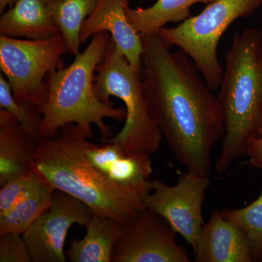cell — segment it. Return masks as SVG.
Returning a JSON list of instances; mask_svg holds the SVG:
<instances>
[{
    "mask_svg": "<svg viewBox=\"0 0 262 262\" xmlns=\"http://www.w3.org/2000/svg\"><path fill=\"white\" fill-rule=\"evenodd\" d=\"M141 37V76L153 117L176 159L208 177L212 151L225 133L218 98L187 53L170 51L158 33Z\"/></svg>",
    "mask_w": 262,
    "mask_h": 262,
    "instance_id": "1",
    "label": "cell"
},
{
    "mask_svg": "<svg viewBox=\"0 0 262 262\" xmlns=\"http://www.w3.org/2000/svg\"><path fill=\"white\" fill-rule=\"evenodd\" d=\"M88 139L76 124L62 127L56 137L40 139L34 170L53 190L77 198L93 214L128 225L146 209L152 180L127 185L110 180L88 160Z\"/></svg>",
    "mask_w": 262,
    "mask_h": 262,
    "instance_id": "2",
    "label": "cell"
},
{
    "mask_svg": "<svg viewBox=\"0 0 262 262\" xmlns=\"http://www.w3.org/2000/svg\"><path fill=\"white\" fill-rule=\"evenodd\" d=\"M220 89L225 133L215 170L225 173L246 155L248 141L262 125V31L247 28L236 33Z\"/></svg>",
    "mask_w": 262,
    "mask_h": 262,
    "instance_id": "3",
    "label": "cell"
},
{
    "mask_svg": "<svg viewBox=\"0 0 262 262\" xmlns=\"http://www.w3.org/2000/svg\"><path fill=\"white\" fill-rule=\"evenodd\" d=\"M110 39L108 32L94 34L88 47L75 56L70 66L48 75L47 99L39 108L42 115L40 139L53 138L62 127L76 124L89 139L94 137L92 127L96 125L104 141L113 136L105 119L118 122L125 120V108L105 104L95 93V72L102 61Z\"/></svg>",
    "mask_w": 262,
    "mask_h": 262,
    "instance_id": "4",
    "label": "cell"
},
{
    "mask_svg": "<svg viewBox=\"0 0 262 262\" xmlns=\"http://www.w3.org/2000/svg\"><path fill=\"white\" fill-rule=\"evenodd\" d=\"M96 73L94 90L98 99L114 106L110 97L115 96L126 110L121 130L103 143L116 144L125 152L154 155L161 145L163 134L151 113L141 73L131 67L112 38Z\"/></svg>",
    "mask_w": 262,
    "mask_h": 262,
    "instance_id": "5",
    "label": "cell"
},
{
    "mask_svg": "<svg viewBox=\"0 0 262 262\" xmlns=\"http://www.w3.org/2000/svg\"><path fill=\"white\" fill-rule=\"evenodd\" d=\"M262 5V0H214L200 14L172 28L160 29V37L170 48L187 53L212 91L220 89L224 67L218 58L224 33L238 18H246Z\"/></svg>",
    "mask_w": 262,
    "mask_h": 262,
    "instance_id": "6",
    "label": "cell"
},
{
    "mask_svg": "<svg viewBox=\"0 0 262 262\" xmlns=\"http://www.w3.org/2000/svg\"><path fill=\"white\" fill-rule=\"evenodd\" d=\"M67 53L61 35L39 40L0 35V68L15 99L42 106L48 96L46 78L53 71L65 67L63 56Z\"/></svg>",
    "mask_w": 262,
    "mask_h": 262,
    "instance_id": "7",
    "label": "cell"
},
{
    "mask_svg": "<svg viewBox=\"0 0 262 262\" xmlns=\"http://www.w3.org/2000/svg\"><path fill=\"white\" fill-rule=\"evenodd\" d=\"M209 186L208 177L189 171L182 174L173 186L155 179L146 208L163 217L192 248L204 227L203 204Z\"/></svg>",
    "mask_w": 262,
    "mask_h": 262,
    "instance_id": "8",
    "label": "cell"
},
{
    "mask_svg": "<svg viewBox=\"0 0 262 262\" xmlns=\"http://www.w3.org/2000/svg\"><path fill=\"white\" fill-rule=\"evenodd\" d=\"M177 234L163 217L146 208L127 225L112 262H189L187 249L177 244Z\"/></svg>",
    "mask_w": 262,
    "mask_h": 262,
    "instance_id": "9",
    "label": "cell"
},
{
    "mask_svg": "<svg viewBox=\"0 0 262 262\" xmlns=\"http://www.w3.org/2000/svg\"><path fill=\"white\" fill-rule=\"evenodd\" d=\"M93 213L82 202L55 190L50 208L23 234L33 262H66L64 244L72 225H86Z\"/></svg>",
    "mask_w": 262,
    "mask_h": 262,
    "instance_id": "10",
    "label": "cell"
},
{
    "mask_svg": "<svg viewBox=\"0 0 262 262\" xmlns=\"http://www.w3.org/2000/svg\"><path fill=\"white\" fill-rule=\"evenodd\" d=\"M131 0H98L96 8L84 20L80 36V44L98 32L110 33L117 50L131 67L141 73L143 41L129 23L125 9Z\"/></svg>",
    "mask_w": 262,
    "mask_h": 262,
    "instance_id": "11",
    "label": "cell"
},
{
    "mask_svg": "<svg viewBox=\"0 0 262 262\" xmlns=\"http://www.w3.org/2000/svg\"><path fill=\"white\" fill-rule=\"evenodd\" d=\"M192 250L196 262L253 261L244 229L215 209L211 211Z\"/></svg>",
    "mask_w": 262,
    "mask_h": 262,
    "instance_id": "12",
    "label": "cell"
},
{
    "mask_svg": "<svg viewBox=\"0 0 262 262\" xmlns=\"http://www.w3.org/2000/svg\"><path fill=\"white\" fill-rule=\"evenodd\" d=\"M84 153L90 163L113 182L127 185L150 180L151 155L143 151L125 152L116 144L98 145L88 139Z\"/></svg>",
    "mask_w": 262,
    "mask_h": 262,
    "instance_id": "13",
    "label": "cell"
},
{
    "mask_svg": "<svg viewBox=\"0 0 262 262\" xmlns=\"http://www.w3.org/2000/svg\"><path fill=\"white\" fill-rule=\"evenodd\" d=\"M0 35L39 40L61 34L47 0H16L0 18Z\"/></svg>",
    "mask_w": 262,
    "mask_h": 262,
    "instance_id": "14",
    "label": "cell"
},
{
    "mask_svg": "<svg viewBox=\"0 0 262 262\" xmlns=\"http://www.w3.org/2000/svg\"><path fill=\"white\" fill-rule=\"evenodd\" d=\"M127 225L93 214L83 238L71 241L66 257L72 262H112L115 246Z\"/></svg>",
    "mask_w": 262,
    "mask_h": 262,
    "instance_id": "15",
    "label": "cell"
},
{
    "mask_svg": "<svg viewBox=\"0 0 262 262\" xmlns=\"http://www.w3.org/2000/svg\"><path fill=\"white\" fill-rule=\"evenodd\" d=\"M38 141L20 125L0 128V187L34 170Z\"/></svg>",
    "mask_w": 262,
    "mask_h": 262,
    "instance_id": "16",
    "label": "cell"
},
{
    "mask_svg": "<svg viewBox=\"0 0 262 262\" xmlns=\"http://www.w3.org/2000/svg\"><path fill=\"white\" fill-rule=\"evenodd\" d=\"M214 0H158L149 8L131 9L125 15L133 28L141 35L159 33L168 23H182L190 18V8L196 3L209 4Z\"/></svg>",
    "mask_w": 262,
    "mask_h": 262,
    "instance_id": "17",
    "label": "cell"
},
{
    "mask_svg": "<svg viewBox=\"0 0 262 262\" xmlns=\"http://www.w3.org/2000/svg\"><path fill=\"white\" fill-rule=\"evenodd\" d=\"M53 20L64 39L69 53H80V36L84 20L94 12L98 0H47Z\"/></svg>",
    "mask_w": 262,
    "mask_h": 262,
    "instance_id": "18",
    "label": "cell"
},
{
    "mask_svg": "<svg viewBox=\"0 0 262 262\" xmlns=\"http://www.w3.org/2000/svg\"><path fill=\"white\" fill-rule=\"evenodd\" d=\"M54 190L46 182L40 187L0 214V234L14 232L23 234L51 206Z\"/></svg>",
    "mask_w": 262,
    "mask_h": 262,
    "instance_id": "19",
    "label": "cell"
},
{
    "mask_svg": "<svg viewBox=\"0 0 262 262\" xmlns=\"http://www.w3.org/2000/svg\"><path fill=\"white\" fill-rule=\"evenodd\" d=\"M222 214L244 229L253 260L262 257V191L257 199L244 208L224 210Z\"/></svg>",
    "mask_w": 262,
    "mask_h": 262,
    "instance_id": "20",
    "label": "cell"
},
{
    "mask_svg": "<svg viewBox=\"0 0 262 262\" xmlns=\"http://www.w3.org/2000/svg\"><path fill=\"white\" fill-rule=\"evenodd\" d=\"M0 106L11 113L20 122V126L37 140L39 138V128L42 115L39 108L18 103L13 97L10 84L5 76L0 75Z\"/></svg>",
    "mask_w": 262,
    "mask_h": 262,
    "instance_id": "21",
    "label": "cell"
},
{
    "mask_svg": "<svg viewBox=\"0 0 262 262\" xmlns=\"http://www.w3.org/2000/svg\"><path fill=\"white\" fill-rule=\"evenodd\" d=\"M44 180L35 170L7 182L0 189V214L9 211L17 203L40 187Z\"/></svg>",
    "mask_w": 262,
    "mask_h": 262,
    "instance_id": "22",
    "label": "cell"
},
{
    "mask_svg": "<svg viewBox=\"0 0 262 262\" xmlns=\"http://www.w3.org/2000/svg\"><path fill=\"white\" fill-rule=\"evenodd\" d=\"M32 256L23 234H0V262H32Z\"/></svg>",
    "mask_w": 262,
    "mask_h": 262,
    "instance_id": "23",
    "label": "cell"
},
{
    "mask_svg": "<svg viewBox=\"0 0 262 262\" xmlns=\"http://www.w3.org/2000/svg\"><path fill=\"white\" fill-rule=\"evenodd\" d=\"M246 155L249 158L250 165L262 170V125L256 135L248 141Z\"/></svg>",
    "mask_w": 262,
    "mask_h": 262,
    "instance_id": "24",
    "label": "cell"
},
{
    "mask_svg": "<svg viewBox=\"0 0 262 262\" xmlns=\"http://www.w3.org/2000/svg\"><path fill=\"white\" fill-rule=\"evenodd\" d=\"M20 122L11 113L5 108L0 110V128L19 126Z\"/></svg>",
    "mask_w": 262,
    "mask_h": 262,
    "instance_id": "25",
    "label": "cell"
},
{
    "mask_svg": "<svg viewBox=\"0 0 262 262\" xmlns=\"http://www.w3.org/2000/svg\"><path fill=\"white\" fill-rule=\"evenodd\" d=\"M16 0H0V13L3 14L5 8L14 4Z\"/></svg>",
    "mask_w": 262,
    "mask_h": 262,
    "instance_id": "26",
    "label": "cell"
}]
</instances>
